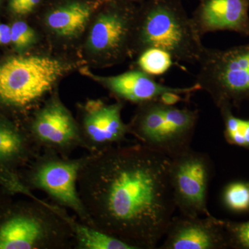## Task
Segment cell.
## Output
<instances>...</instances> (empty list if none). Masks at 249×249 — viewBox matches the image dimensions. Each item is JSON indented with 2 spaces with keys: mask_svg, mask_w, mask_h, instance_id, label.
<instances>
[{
  "mask_svg": "<svg viewBox=\"0 0 249 249\" xmlns=\"http://www.w3.org/2000/svg\"><path fill=\"white\" fill-rule=\"evenodd\" d=\"M58 205L37 198L28 212L6 219L0 225V249H60L67 247L73 232Z\"/></svg>",
  "mask_w": 249,
  "mask_h": 249,
  "instance_id": "obj_5",
  "label": "cell"
},
{
  "mask_svg": "<svg viewBox=\"0 0 249 249\" xmlns=\"http://www.w3.org/2000/svg\"><path fill=\"white\" fill-rule=\"evenodd\" d=\"M133 35L139 55L146 49H160L176 61L198 64L206 48L193 19L166 0H155L145 9L134 22Z\"/></svg>",
  "mask_w": 249,
  "mask_h": 249,
  "instance_id": "obj_2",
  "label": "cell"
},
{
  "mask_svg": "<svg viewBox=\"0 0 249 249\" xmlns=\"http://www.w3.org/2000/svg\"><path fill=\"white\" fill-rule=\"evenodd\" d=\"M27 141L16 127L0 122V164L18 160L27 150Z\"/></svg>",
  "mask_w": 249,
  "mask_h": 249,
  "instance_id": "obj_17",
  "label": "cell"
},
{
  "mask_svg": "<svg viewBox=\"0 0 249 249\" xmlns=\"http://www.w3.org/2000/svg\"><path fill=\"white\" fill-rule=\"evenodd\" d=\"M134 22L128 15L109 11L100 15L95 21L88 39L91 52L107 60L120 58L133 35Z\"/></svg>",
  "mask_w": 249,
  "mask_h": 249,
  "instance_id": "obj_13",
  "label": "cell"
},
{
  "mask_svg": "<svg viewBox=\"0 0 249 249\" xmlns=\"http://www.w3.org/2000/svg\"><path fill=\"white\" fill-rule=\"evenodd\" d=\"M40 1V0H24L16 14L26 15L29 14L34 10Z\"/></svg>",
  "mask_w": 249,
  "mask_h": 249,
  "instance_id": "obj_24",
  "label": "cell"
},
{
  "mask_svg": "<svg viewBox=\"0 0 249 249\" xmlns=\"http://www.w3.org/2000/svg\"><path fill=\"white\" fill-rule=\"evenodd\" d=\"M121 103L107 105L89 101L84 106L83 128L80 129L83 147L89 153L120 143L129 133V125L121 118Z\"/></svg>",
  "mask_w": 249,
  "mask_h": 249,
  "instance_id": "obj_10",
  "label": "cell"
},
{
  "mask_svg": "<svg viewBox=\"0 0 249 249\" xmlns=\"http://www.w3.org/2000/svg\"><path fill=\"white\" fill-rule=\"evenodd\" d=\"M249 0H203L193 22L201 36L229 31L249 36Z\"/></svg>",
  "mask_w": 249,
  "mask_h": 249,
  "instance_id": "obj_12",
  "label": "cell"
},
{
  "mask_svg": "<svg viewBox=\"0 0 249 249\" xmlns=\"http://www.w3.org/2000/svg\"><path fill=\"white\" fill-rule=\"evenodd\" d=\"M138 66L140 70L150 75H161L165 73L173 64L171 55L160 49L150 48L139 55Z\"/></svg>",
  "mask_w": 249,
  "mask_h": 249,
  "instance_id": "obj_18",
  "label": "cell"
},
{
  "mask_svg": "<svg viewBox=\"0 0 249 249\" xmlns=\"http://www.w3.org/2000/svg\"><path fill=\"white\" fill-rule=\"evenodd\" d=\"M66 221L73 232L76 247L80 249H133L132 247L98 229L72 219Z\"/></svg>",
  "mask_w": 249,
  "mask_h": 249,
  "instance_id": "obj_16",
  "label": "cell"
},
{
  "mask_svg": "<svg viewBox=\"0 0 249 249\" xmlns=\"http://www.w3.org/2000/svg\"><path fill=\"white\" fill-rule=\"evenodd\" d=\"M24 0H10L9 6L11 11L16 14L19 6L22 4Z\"/></svg>",
  "mask_w": 249,
  "mask_h": 249,
  "instance_id": "obj_26",
  "label": "cell"
},
{
  "mask_svg": "<svg viewBox=\"0 0 249 249\" xmlns=\"http://www.w3.org/2000/svg\"><path fill=\"white\" fill-rule=\"evenodd\" d=\"M11 42V28L7 24H0V45H4Z\"/></svg>",
  "mask_w": 249,
  "mask_h": 249,
  "instance_id": "obj_25",
  "label": "cell"
},
{
  "mask_svg": "<svg viewBox=\"0 0 249 249\" xmlns=\"http://www.w3.org/2000/svg\"><path fill=\"white\" fill-rule=\"evenodd\" d=\"M103 84L117 97L129 102L142 103L155 101L167 92L191 94L200 88L195 83L188 88H172L156 82L142 70H132L117 76L101 78Z\"/></svg>",
  "mask_w": 249,
  "mask_h": 249,
  "instance_id": "obj_14",
  "label": "cell"
},
{
  "mask_svg": "<svg viewBox=\"0 0 249 249\" xmlns=\"http://www.w3.org/2000/svg\"><path fill=\"white\" fill-rule=\"evenodd\" d=\"M225 124L228 142L242 147H249V120H243L232 115L230 107L220 109Z\"/></svg>",
  "mask_w": 249,
  "mask_h": 249,
  "instance_id": "obj_19",
  "label": "cell"
},
{
  "mask_svg": "<svg viewBox=\"0 0 249 249\" xmlns=\"http://www.w3.org/2000/svg\"><path fill=\"white\" fill-rule=\"evenodd\" d=\"M198 64L196 84L219 109L249 98V44L206 48Z\"/></svg>",
  "mask_w": 249,
  "mask_h": 249,
  "instance_id": "obj_6",
  "label": "cell"
},
{
  "mask_svg": "<svg viewBox=\"0 0 249 249\" xmlns=\"http://www.w3.org/2000/svg\"><path fill=\"white\" fill-rule=\"evenodd\" d=\"M223 200L227 208L237 212L249 209V184L243 182L231 183L226 188Z\"/></svg>",
  "mask_w": 249,
  "mask_h": 249,
  "instance_id": "obj_20",
  "label": "cell"
},
{
  "mask_svg": "<svg viewBox=\"0 0 249 249\" xmlns=\"http://www.w3.org/2000/svg\"><path fill=\"white\" fill-rule=\"evenodd\" d=\"M170 159L142 144L85 156L78 191L91 227L133 249H155L177 209Z\"/></svg>",
  "mask_w": 249,
  "mask_h": 249,
  "instance_id": "obj_1",
  "label": "cell"
},
{
  "mask_svg": "<svg viewBox=\"0 0 249 249\" xmlns=\"http://www.w3.org/2000/svg\"><path fill=\"white\" fill-rule=\"evenodd\" d=\"M198 119V110L180 109L155 100L139 104L129 124V133L139 143L173 159L191 148Z\"/></svg>",
  "mask_w": 249,
  "mask_h": 249,
  "instance_id": "obj_3",
  "label": "cell"
},
{
  "mask_svg": "<svg viewBox=\"0 0 249 249\" xmlns=\"http://www.w3.org/2000/svg\"><path fill=\"white\" fill-rule=\"evenodd\" d=\"M182 94L176 92H167L163 93L158 101L160 102L164 103V104L169 105V106H175L176 103L183 101L181 97Z\"/></svg>",
  "mask_w": 249,
  "mask_h": 249,
  "instance_id": "obj_23",
  "label": "cell"
},
{
  "mask_svg": "<svg viewBox=\"0 0 249 249\" xmlns=\"http://www.w3.org/2000/svg\"><path fill=\"white\" fill-rule=\"evenodd\" d=\"M85 158L69 160L45 150V154L36 157L29 173V183L31 188L47 193L58 206L71 210L80 222L91 227L78 191V174Z\"/></svg>",
  "mask_w": 249,
  "mask_h": 249,
  "instance_id": "obj_7",
  "label": "cell"
},
{
  "mask_svg": "<svg viewBox=\"0 0 249 249\" xmlns=\"http://www.w3.org/2000/svg\"><path fill=\"white\" fill-rule=\"evenodd\" d=\"M31 134L39 148L66 157L77 147H83L79 126L68 109L53 98L36 112Z\"/></svg>",
  "mask_w": 249,
  "mask_h": 249,
  "instance_id": "obj_9",
  "label": "cell"
},
{
  "mask_svg": "<svg viewBox=\"0 0 249 249\" xmlns=\"http://www.w3.org/2000/svg\"><path fill=\"white\" fill-rule=\"evenodd\" d=\"M91 10L88 5L72 3L54 10L48 15L46 23L49 29L62 37H71L84 31Z\"/></svg>",
  "mask_w": 249,
  "mask_h": 249,
  "instance_id": "obj_15",
  "label": "cell"
},
{
  "mask_svg": "<svg viewBox=\"0 0 249 249\" xmlns=\"http://www.w3.org/2000/svg\"><path fill=\"white\" fill-rule=\"evenodd\" d=\"M11 28V43L18 50L32 45L36 40L35 31L25 22L18 21Z\"/></svg>",
  "mask_w": 249,
  "mask_h": 249,
  "instance_id": "obj_21",
  "label": "cell"
},
{
  "mask_svg": "<svg viewBox=\"0 0 249 249\" xmlns=\"http://www.w3.org/2000/svg\"><path fill=\"white\" fill-rule=\"evenodd\" d=\"M160 249H218L225 247V224L211 214L174 217Z\"/></svg>",
  "mask_w": 249,
  "mask_h": 249,
  "instance_id": "obj_11",
  "label": "cell"
},
{
  "mask_svg": "<svg viewBox=\"0 0 249 249\" xmlns=\"http://www.w3.org/2000/svg\"><path fill=\"white\" fill-rule=\"evenodd\" d=\"M70 69L44 55L15 56L0 64V103L24 108L38 102Z\"/></svg>",
  "mask_w": 249,
  "mask_h": 249,
  "instance_id": "obj_4",
  "label": "cell"
},
{
  "mask_svg": "<svg viewBox=\"0 0 249 249\" xmlns=\"http://www.w3.org/2000/svg\"><path fill=\"white\" fill-rule=\"evenodd\" d=\"M209 156L190 148L170 159V181L177 209L181 215H210L208 192L213 176Z\"/></svg>",
  "mask_w": 249,
  "mask_h": 249,
  "instance_id": "obj_8",
  "label": "cell"
},
{
  "mask_svg": "<svg viewBox=\"0 0 249 249\" xmlns=\"http://www.w3.org/2000/svg\"><path fill=\"white\" fill-rule=\"evenodd\" d=\"M225 228L231 232V235L239 247L249 249V221L237 225L225 224Z\"/></svg>",
  "mask_w": 249,
  "mask_h": 249,
  "instance_id": "obj_22",
  "label": "cell"
}]
</instances>
